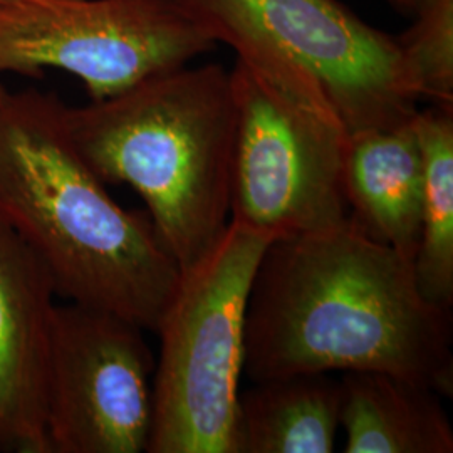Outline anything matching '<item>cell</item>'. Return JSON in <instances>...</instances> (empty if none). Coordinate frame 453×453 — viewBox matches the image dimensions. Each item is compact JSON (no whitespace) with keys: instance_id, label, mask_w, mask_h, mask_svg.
Wrapping results in <instances>:
<instances>
[{"instance_id":"8","label":"cell","mask_w":453,"mask_h":453,"mask_svg":"<svg viewBox=\"0 0 453 453\" xmlns=\"http://www.w3.org/2000/svg\"><path fill=\"white\" fill-rule=\"evenodd\" d=\"M143 333L110 311L56 304L44 398L49 453L146 452L155 357Z\"/></svg>"},{"instance_id":"12","label":"cell","mask_w":453,"mask_h":453,"mask_svg":"<svg viewBox=\"0 0 453 453\" xmlns=\"http://www.w3.org/2000/svg\"><path fill=\"white\" fill-rule=\"evenodd\" d=\"M340 428V380L329 372L254 381L241 391L239 453H331Z\"/></svg>"},{"instance_id":"2","label":"cell","mask_w":453,"mask_h":453,"mask_svg":"<svg viewBox=\"0 0 453 453\" xmlns=\"http://www.w3.org/2000/svg\"><path fill=\"white\" fill-rule=\"evenodd\" d=\"M59 97L0 96V220L44 264L58 297L157 331L177 260L148 213L123 209L84 162Z\"/></svg>"},{"instance_id":"5","label":"cell","mask_w":453,"mask_h":453,"mask_svg":"<svg viewBox=\"0 0 453 453\" xmlns=\"http://www.w3.org/2000/svg\"><path fill=\"white\" fill-rule=\"evenodd\" d=\"M274 237L230 220L190 269L157 327L148 453H239L237 415L249 294Z\"/></svg>"},{"instance_id":"9","label":"cell","mask_w":453,"mask_h":453,"mask_svg":"<svg viewBox=\"0 0 453 453\" xmlns=\"http://www.w3.org/2000/svg\"><path fill=\"white\" fill-rule=\"evenodd\" d=\"M56 297L44 264L0 220V450L49 453L44 398Z\"/></svg>"},{"instance_id":"17","label":"cell","mask_w":453,"mask_h":453,"mask_svg":"<svg viewBox=\"0 0 453 453\" xmlns=\"http://www.w3.org/2000/svg\"><path fill=\"white\" fill-rule=\"evenodd\" d=\"M9 2H19V0H0V4H9Z\"/></svg>"},{"instance_id":"4","label":"cell","mask_w":453,"mask_h":453,"mask_svg":"<svg viewBox=\"0 0 453 453\" xmlns=\"http://www.w3.org/2000/svg\"><path fill=\"white\" fill-rule=\"evenodd\" d=\"M230 80V220L274 239L342 226L349 133L319 84L280 59L239 56Z\"/></svg>"},{"instance_id":"7","label":"cell","mask_w":453,"mask_h":453,"mask_svg":"<svg viewBox=\"0 0 453 453\" xmlns=\"http://www.w3.org/2000/svg\"><path fill=\"white\" fill-rule=\"evenodd\" d=\"M215 48L181 0L0 4V74L76 76L91 101L188 65Z\"/></svg>"},{"instance_id":"11","label":"cell","mask_w":453,"mask_h":453,"mask_svg":"<svg viewBox=\"0 0 453 453\" xmlns=\"http://www.w3.org/2000/svg\"><path fill=\"white\" fill-rule=\"evenodd\" d=\"M346 453H452L453 428L440 393L378 372H342Z\"/></svg>"},{"instance_id":"16","label":"cell","mask_w":453,"mask_h":453,"mask_svg":"<svg viewBox=\"0 0 453 453\" xmlns=\"http://www.w3.org/2000/svg\"><path fill=\"white\" fill-rule=\"evenodd\" d=\"M5 91H7V88H5V86L0 82V96H2Z\"/></svg>"},{"instance_id":"15","label":"cell","mask_w":453,"mask_h":453,"mask_svg":"<svg viewBox=\"0 0 453 453\" xmlns=\"http://www.w3.org/2000/svg\"><path fill=\"white\" fill-rule=\"evenodd\" d=\"M402 16H411L418 0H387Z\"/></svg>"},{"instance_id":"1","label":"cell","mask_w":453,"mask_h":453,"mask_svg":"<svg viewBox=\"0 0 453 453\" xmlns=\"http://www.w3.org/2000/svg\"><path fill=\"white\" fill-rule=\"evenodd\" d=\"M388 372L452 396V311L423 297L413 260L348 220L269 243L245 314L243 376Z\"/></svg>"},{"instance_id":"6","label":"cell","mask_w":453,"mask_h":453,"mask_svg":"<svg viewBox=\"0 0 453 453\" xmlns=\"http://www.w3.org/2000/svg\"><path fill=\"white\" fill-rule=\"evenodd\" d=\"M181 2L215 44L239 58L280 59L306 71L349 134L403 125L420 110L396 37L341 0Z\"/></svg>"},{"instance_id":"3","label":"cell","mask_w":453,"mask_h":453,"mask_svg":"<svg viewBox=\"0 0 453 453\" xmlns=\"http://www.w3.org/2000/svg\"><path fill=\"white\" fill-rule=\"evenodd\" d=\"M235 99L222 65H183L84 106H65L69 134L106 185L125 183L180 271L230 224Z\"/></svg>"},{"instance_id":"10","label":"cell","mask_w":453,"mask_h":453,"mask_svg":"<svg viewBox=\"0 0 453 453\" xmlns=\"http://www.w3.org/2000/svg\"><path fill=\"white\" fill-rule=\"evenodd\" d=\"M415 118V116H413ZM348 222L415 259L420 242L423 162L413 119L351 133L344 158Z\"/></svg>"},{"instance_id":"14","label":"cell","mask_w":453,"mask_h":453,"mask_svg":"<svg viewBox=\"0 0 453 453\" xmlns=\"http://www.w3.org/2000/svg\"><path fill=\"white\" fill-rule=\"evenodd\" d=\"M396 37L406 81L418 101L453 106V0H418Z\"/></svg>"},{"instance_id":"13","label":"cell","mask_w":453,"mask_h":453,"mask_svg":"<svg viewBox=\"0 0 453 453\" xmlns=\"http://www.w3.org/2000/svg\"><path fill=\"white\" fill-rule=\"evenodd\" d=\"M413 128L423 162L420 242L413 259L423 297L453 306V106L418 110Z\"/></svg>"}]
</instances>
